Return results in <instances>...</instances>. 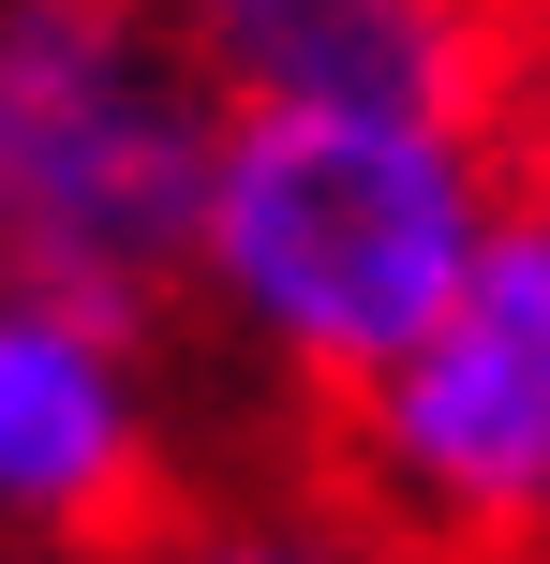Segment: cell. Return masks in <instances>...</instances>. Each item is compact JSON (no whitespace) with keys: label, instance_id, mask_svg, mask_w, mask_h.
<instances>
[{"label":"cell","instance_id":"1","mask_svg":"<svg viewBox=\"0 0 550 564\" xmlns=\"http://www.w3.org/2000/svg\"><path fill=\"white\" fill-rule=\"evenodd\" d=\"M521 208L506 119H373V105H238L224 178H208L194 297L224 312V341L298 387L313 416H343L492 253V224Z\"/></svg>","mask_w":550,"mask_h":564},{"label":"cell","instance_id":"2","mask_svg":"<svg viewBox=\"0 0 550 564\" xmlns=\"http://www.w3.org/2000/svg\"><path fill=\"white\" fill-rule=\"evenodd\" d=\"M224 119L164 0H0V282L149 327L194 282Z\"/></svg>","mask_w":550,"mask_h":564},{"label":"cell","instance_id":"3","mask_svg":"<svg viewBox=\"0 0 550 564\" xmlns=\"http://www.w3.org/2000/svg\"><path fill=\"white\" fill-rule=\"evenodd\" d=\"M343 506L387 564H536L550 506V178L492 224L462 297L327 416Z\"/></svg>","mask_w":550,"mask_h":564},{"label":"cell","instance_id":"4","mask_svg":"<svg viewBox=\"0 0 550 564\" xmlns=\"http://www.w3.org/2000/svg\"><path fill=\"white\" fill-rule=\"evenodd\" d=\"M0 535L15 550H164L149 327L0 282Z\"/></svg>","mask_w":550,"mask_h":564},{"label":"cell","instance_id":"5","mask_svg":"<svg viewBox=\"0 0 550 564\" xmlns=\"http://www.w3.org/2000/svg\"><path fill=\"white\" fill-rule=\"evenodd\" d=\"M224 105H373V119H506L521 0H164Z\"/></svg>","mask_w":550,"mask_h":564},{"label":"cell","instance_id":"6","mask_svg":"<svg viewBox=\"0 0 550 564\" xmlns=\"http://www.w3.org/2000/svg\"><path fill=\"white\" fill-rule=\"evenodd\" d=\"M149 564H373V550H343V535H268V520H224V535H164Z\"/></svg>","mask_w":550,"mask_h":564},{"label":"cell","instance_id":"7","mask_svg":"<svg viewBox=\"0 0 550 564\" xmlns=\"http://www.w3.org/2000/svg\"><path fill=\"white\" fill-rule=\"evenodd\" d=\"M521 30H550V0H521Z\"/></svg>","mask_w":550,"mask_h":564},{"label":"cell","instance_id":"8","mask_svg":"<svg viewBox=\"0 0 550 564\" xmlns=\"http://www.w3.org/2000/svg\"><path fill=\"white\" fill-rule=\"evenodd\" d=\"M536 564H550V506H536Z\"/></svg>","mask_w":550,"mask_h":564}]
</instances>
